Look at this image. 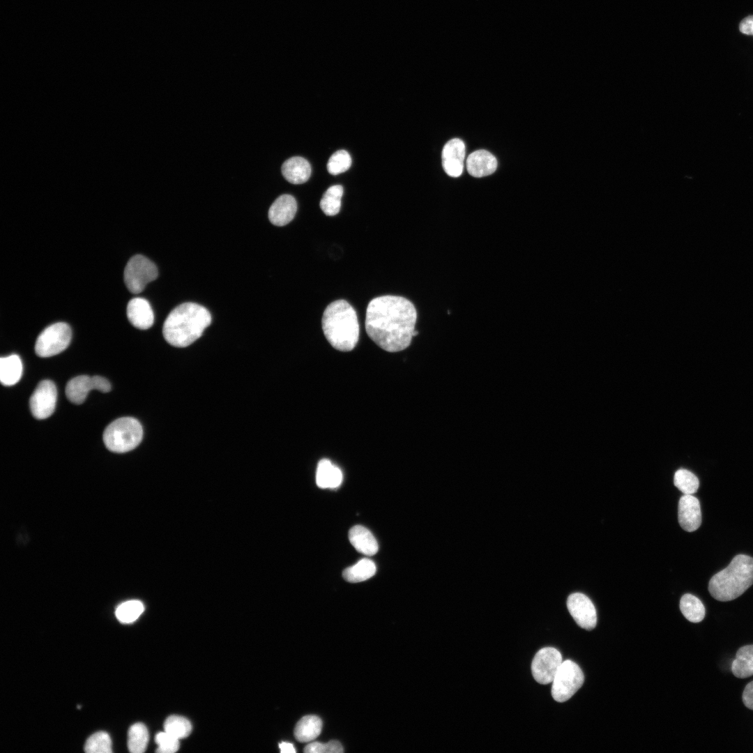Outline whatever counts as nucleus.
I'll list each match as a JSON object with an SVG mask.
<instances>
[{
    "mask_svg": "<svg viewBox=\"0 0 753 753\" xmlns=\"http://www.w3.org/2000/svg\"><path fill=\"white\" fill-rule=\"evenodd\" d=\"M417 311L413 304L404 297L381 296L368 304L365 316V330L370 338L388 352L406 349L411 344Z\"/></svg>",
    "mask_w": 753,
    "mask_h": 753,
    "instance_id": "nucleus-1",
    "label": "nucleus"
},
{
    "mask_svg": "<svg viewBox=\"0 0 753 753\" xmlns=\"http://www.w3.org/2000/svg\"><path fill=\"white\" fill-rule=\"evenodd\" d=\"M211 323V315L206 308L197 303H184L169 314L162 333L169 344L185 347L199 339Z\"/></svg>",
    "mask_w": 753,
    "mask_h": 753,
    "instance_id": "nucleus-2",
    "label": "nucleus"
},
{
    "mask_svg": "<svg viewBox=\"0 0 753 753\" xmlns=\"http://www.w3.org/2000/svg\"><path fill=\"white\" fill-rule=\"evenodd\" d=\"M322 330L328 342L337 350L350 351L359 337V324L356 312L345 300H337L325 309Z\"/></svg>",
    "mask_w": 753,
    "mask_h": 753,
    "instance_id": "nucleus-3",
    "label": "nucleus"
},
{
    "mask_svg": "<svg viewBox=\"0 0 753 753\" xmlns=\"http://www.w3.org/2000/svg\"><path fill=\"white\" fill-rule=\"evenodd\" d=\"M752 584L753 558L738 554L726 568L712 577L708 591L715 600L727 602L738 598Z\"/></svg>",
    "mask_w": 753,
    "mask_h": 753,
    "instance_id": "nucleus-4",
    "label": "nucleus"
},
{
    "mask_svg": "<svg viewBox=\"0 0 753 753\" xmlns=\"http://www.w3.org/2000/svg\"><path fill=\"white\" fill-rule=\"evenodd\" d=\"M143 429L140 423L131 417H123L111 423L103 432L106 448L114 452H126L141 442Z\"/></svg>",
    "mask_w": 753,
    "mask_h": 753,
    "instance_id": "nucleus-5",
    "label": "nucleus"
},
{
    "mask_svg": "<svg viewBox=\"0 0 753 753\" xmlns=\"http://www.w3.org/2000/svg\"><path fill=\"white\" fill-rule=\"evenodd\" d=\"M584 674L575 662L563 661L554 676L552 685V696L558 702L570 699L582 686Z\"/></svg>",
    "mask_w": 753,
    "mask_h": 753,
    "instance_id": "nucleus-6",
    "label": "nucleus"
},
{
    "mask_svg": "<svg viewBox=\"0 0 753 753\" xmlns=\"http://www.w3.org/2000/svg\"><path fill=\"white\" fill-rule=\"evenodd\" d=\"M71 337V329L67 324H54L38 335L35 344V352L42 358L55 356L68 347Z\"/></svg>",
    "mask_w": 753,
    "mask_h": 753,
    "instance_id": "nucleus-7",
    "label": "nucleus"
},
{
    "mask_svg": "<svg viewBox=\"0 0 753 753\" xmlns=\"http://www.w3.org/2000/svg\"><path fill=\"white\" fill-rule=\"evenodd\" d=\"M157 277L156 266L143 255L133 256L125 267L124 282L128 290L133 294L142 292L146 284Z\"/></svg>",
    "mask_w": 753,
    "mask_h": 753,
    "instance_id": "nucleus-8",
    "label": "nucleus"
},
{
    "mask_svg": "<svg viewBox=\"0 0 753 753\" xmlns=\"http://www.w3.org/2000/svg\"><path fill=\"white\" fill-rule=\"evenodd\" d=\"M563 662L561 653L553 647L538 651L531 663L532 675L538 683L546 685L553 681Z\"/></svg>",
    "mask_w": 753,
    "mask_h": 753,
    "instance_id": "nucleus-9",
    "label": "nucleus"
},
{
    "mask_svg": "<svg viewBox=\"0 0 753 753\" xmlns=\"http://www.w3.org/2000/svg\"><path fill=\"white\" fill-rule=\"evenodd\" d=\"M57 399L55 384L50 380L41 381L29 400L30 410L37 419H45L54 411Z\"/></svg>",
    "mask_w": 753,
    "mask_h": 753,
    "instance_id": "nucleus-10",
    "label": "nucleus"
},
{
    "mask_svg": "<svg viewBox=\"0 0 753 753\" xmlns=\"http://www.w3.org/2000/svg\"><path fill=\"white\" fill-rule=\"evenodd\" d=\"M567 607L575 621L581 628L591 630L596 626V609L586 595L581 593L570 595L567 600Z\"/></svg>",
    "mask_w": 753,
    "mask_h": 753,
    "instance_id": "nucleus-11",
    "label": "nucleus"
},
{
    "mask_svg": "<svg viewBox=\"0 0 753 753\" xmlns=\"http://www.w3.org/2000/svg\"><path fill=\"white\" fill-rule=\"evenodd\" d=\"M465 145L460 139L448 141L442 151V165L446 173L452 177L459 176L463 172Z\"/></svg>",
    "mask_w": 753,
    "mask_h": 753,
    "instance_id": "nucleus-12",
    "label": "nucleus"
},
{
    "mask_svg": "<svg viewBox=\"0 0 753 753\" xmlns=\"http://www.w3.org/2000/svg\"><path fill=\"white\" fill-rule=\"evenodd\" d=\"M680 526L686 531L697 530L701 524V512L699 500L692 494L680 497L678 507Z\"/></svg>",
    "mask_w": 753,
    "mask_h": 753,
    "instance_id": "nucleus-13",
    "label": "nucleus"
},
{
    "mask_svg": "<svg viewBox=\"0 0 753 753\" xmlns=\"http://www.w3.org/2000/svg\"><path fill=\"white\" fill-rule=\"evenodd\" d=\"M296 211L297 203L295 198L290 195H282L271 206L268 218L273 225L284 226L294 219Z\"/></svg>",
    "mask_w": 753,
    "mask_h": 753,
    "instance_id": "nucleus-14",
    "label": "nucleus"
},
{
    "mask_svg": "<svg viewBox=\"0 0 753 753\" xmlns=\"http://www.w3.org/2000/svg\"><path fill=\"white\" fill-rule=\"evenodd\" d=\"M127 317L132 326L142 330L151 328L154 321L152 308L148 301L143 298H134L129 301Z\"/></svg>",
    "mask_w": 753,
    "mask_h": 753,
    "instance_id": "nucleus-15",
    "label": "nucleus"
},
{
    "mask_svg": "<svg viewBox=\"0 0 753 753\" xmlns=\"http://www.w3.org/2000/svg\"><path fill=\"white\" fill-rule=\"evenodd\" d=\"M497 167L494 155L485 150L471 153L466 159V169L473 176L480 178L493 174Z\"/></svg>",
    "mask_w": 753,
    "mask_h": 753,
    "instance_id": "nucleus-16",
    "label": "nucleus"
},
{
    "mask_svg": "<svg viewBox=\"0 0 753 753\" xmlns=\"http://www.w3.org/2000/svg\"><path fill=\"white\" fill-rule=\"evenodd\" d=\"M281 169L284 178L292 184L306 182L312 172L309 162L299 156H294L284 161Z\"/></svg>",
    "mask_w": 753,
    "mask_h": 753,
    "instance_id": "nucleus-17",
    "label": "nucleus"
},
{
    "mask_svg": "<svg viewBox=\"0 0 753 753\" xmlns=\"http://www.w3.org/2000/svg\"><path fill=\"white\" fill-rule=\"evenodd\" d=\"M349 539L354 548L361 554L373 556L378 551L376 540L364 526L356 525L352 527L349 531Z\"/></svg>",
    "mask_w": 753,
    "mask_h": 753,
    "instance_id": "nucleus-18",
    "label": "nucleus"
},
{
    "mask_svg": "<svg viewBox=\"0 0 753 753\" xmlns=\"http://www.w3.org/2000/svg\"><path fill=\"white\" fill-rule=\"evenodd\" d=\"M342 480V473L338 467L327 459L319 461L316 473V482L319 487L335 489L340 486Z\"/></svg>",
    "mask_w": 753,
    "mask_h": 753,
    "instance_id": "nucleus-19",
    "label": "nucleus"
},
{
    "mask_svg": "<svg viewBox=\"0 0 753 753\" xmlns=\"http://www.w3.org/2000/svg\"><path fill=\"white\" fill-rule=\"evenodd\" d=\"M91 390H95L93 376L81 375L68 382L66 386V395L72 403L80 404L85 401Z\"/></svg>",
    "mask_w": 753,
    "mask_h": 753,
    "instance_id": "nucleus-20",
    "label": "nucleus"
},
{
    "mask_svg": "<svg viewBox=\"0 0 753 753\" xmlns=\"http://www.w3.org/2000/svg\"><path fill=\"white\" fill-rule=\"evenodd\" d=\"M22 363L19 356L12 354L0 359V381L4 386H13L22 377Z\"/></svg>",
    "mask_w": 753,
    "mask_h": 753,
    "instance_id": "nucleus-21",
    "label": "nucleus"
},
{
    "mask_svg": "<svg viewBox=\"0 0 753 753\" xmlns=\"http://www.w3.org/2000/svg\"><path fill=\"white\" fill-rule=\"evenodd\" d=\"M322 721L316 715H306L302 717L294 729L296 738L302 743L310 742L321 733Z\"/></svg>",
    "mask_w": 753,
    "mask_h": 753,
    "instance_id": "nucleus-22",
    "label": "nucleus"
},
{
    "mask_svg": "<svg viewBox=\"0 0 753 753\" xmlns=\"http://www.w3.org/2000/svg\"><path fill=\"white\" fill-rule=\"evenodd\" d=\"M733 674L739 678L753 675V644L740 647L731 664Z\"/></svg>",
    "mask_w": 753,
    "mask_h": 753,
    "instance_id": "nucleus-23",
    "label": "nucleus"
},
{
    "mask_svg": "<svg viewBox=\"0 0 753 753\" xmlns=\"http://www.w3.org/2000/svg\"><path fill=\"white\" fill-rule=\"evenodd\" d=\"M375 572L374 563L369 558H363L354 565L346 568L342 572V576L349 582L357 583L370 579Z\"/></svg>",
    "mask_w": 753,
    "mask_h": 753,
    "instance_id": "nucleus-24",
    "label": "nucleus"
},
{
    "mask_svg": "<svg viewBox=\"0 0 753 753\" xmlns=\"http://www.w3.org/2000/svg\"><path fill=\"white\" fill-rule=\"evenodd\" d=\"M680 609L689 621L699 623L704 618L705 608L701 601L694 595L686 593L680 600Z\"/></svg>",
    "mask_w": 753,
    "mask_h": 753,
    "instance_id": "nucleus-25",
    "label": "nucleus"
},
{
    "mask_svg": "<svg viewBox=\"0 0 753 753\" xmlns=\"http://www.w3.org/2000/svg\"><path fill=\"white\" fill-rule=\"evenodd\" d=\"M343 192V188L340 185H332L327 189L319 203L325 215L333 216L340 212Z\"/></svg>",
    "mask_w": 753,
    "mask_h": 753,
    "instance_id": "nucleus-26",
    "label": "nucleus"
},
{
    "mask_svg": "<svg viewBox=\"0 0 753 753\" xmlns=\"http://www.w3.org/2000/svg\"><path fill=\"white\" fill-rule=\"evenodd\" d=\"M149 732L142 723L132 724L128 731V747L130 752L142 753L147 747Z\"/></svg>",
    "mask_w": 753,
    "mask_h": 753,
    "instance_id": "nucleus-27",
    "label": "nucleus"
},
{
    "mask_svg": "<svg viewBox=\"0 0 753 753\" xmlns=\"http://www.w3.org/2000/svg\"><path fill=\"white\" fill-rule=\"evenodd\" d=\"M144 610V604L137 600H128L120 604L116 609L115 615L122 623H130L136 621Z\"/></svg>",
    "mask_w": 753,
    "mask_h": 753,
    "instance_id": "nucleus-28",
    "label": "nucleus"
},
{
    "mask_svg": "<svg viewBox=\"0 0 753 753\" xmlns=\"http://www.w3.org/2000/svg\"><path fill=\"white\" fill-rule=\"evenodd\" d=\"M164 729L166 732L179 740L187 737L191 733L192 725L184 717L171 715L166 719Z\"/></svg>",
    "mask_w": 753,
    "mask_h": 753,
    "instance_id": "nucleus-29",
    "label": "nucleus"
},
{
    "mask_svg": "<svg viewBox=\"0 0 753 753\" xmlns=\"http://www.w3.org/2000/svg\"><path fill=\"white\" fill-rule=\"evenodd\" d=\"M674 485L684 494L695 493L699 485L697 477L691 471L680 469L676 471L674 478Z\"/></svg>",
    "mask_w": 753,
    "mask_h": 753,
    "instance_id": "nucleus-30",
    "label": "nucleus"
},
{
    "mask_svg": "<svg viewBox=\"0 0 753 753\" xmlns=\"http://www.w3.org/2000/svg\"><path fill=\"white\" fill-rule=\"evenodd\" d=\"M84 750L87 753L112 752V740L109 734L104 731L93 733L86 740Z\"/></svg>",
    "mask_w": 753,
    "mask_h": 753,
    "instance_id": "nucleus-31",
    "label": "nucleus"
},
{
    "mask_svg": "<svg viewBox=\"0 0 753 753\" xmlns=\"http://www.w3.org/2000/svg\"><path fill=\"white\" fill-rule=\"evenodd\" d=\"M351 165V158L345 150L335 152L327 163L328 172L333 175H337L348 170Z\"/></svg>",
    "mask_w": 753,
    "mask_h": 753,
    "instance_id": "nucleus-32",
    "label": "nucleus"
},
{
    "mask_svg": "<svg viewBox=\"0 0 753 753\" xmlns=\"http://www.w3.org/2000/svg\"><path fill=\"white\" fill-rule=\"evenodd\" d=\"M155 742L158 745L156 752L159 753H174L179 748V740L165 731L156 734Z\"/></svg>",
    "mask_w": 753,
    "mask_h": 753,
    "instance_id": "nucleus-33",
    "label": "nucleus"
},
{
    "mask_svg": "<svg viewBox=\"0 0 753 753\" xmlns=\"http://www.w3.org/2000/svg\"><path fill=\"white\" fill-rule=\"evenodd\" d=\"M306 753H330L329 743L324 744L319 742H312L307 745L304 748Z\"/></svg>",
    "mask_w": 753,
    "mask_h": 753,
    "instance_id": "nucleus-34",
    "label": "nucleus"
},
{
    "mask_svg": "<svg viewBox=\"0 0 753 753\" xmlns=\"http://www.w3.org/2000/svg\"><path fill=\"white\" fill-rule=\"evenodd\" d=\"M742 699L745 706L750 709L753 710V680L750 682L745 687Z\"/></svg>",
    "mask_w": 753,
    "mask_h": 753,
    "instance_id": "nucleus-35",
    "label": "nucleus"
},
{
    "mask_svg": "<svg viewBox=\"0 0 753 753\" xmlns=\"http://www.w3.org/2000/svg\"><path fill=\"white\" fill-rule=\"evenodd\" d=\"M95 390L102 393H107L111 390V384L105 378L100 376H93Z\"/></svg>",
    "mask_w": 753,
    "mask_h": 753,
    "instance_id": "nucleus-36",
    "label": "nucleus"
},
{
    "mask_svg": "<svg viewBox=\"0 0 753 753\" xmlns=\"http://www.w3.org/2000/svg\"><path fill=\"white\" fill-rule=\"evenodd\" d=\"M739 30L742 33L753 36V15L747 16L740 22Z\"/></svg>",
    "mask_w": 753,
    "mask_h": 753,
    "instance_id": "nucleus-37",
    "label": "nucleus"
},
{
    "mask_svg": "<svg viewBox=\"0 0 753 753\" xmlns=\"http://www.w3.org/2000/svg\"><path fill=\"white\" fill-rule=\"evenodd\" d=\"M282 753H294L296 750L291 743L282 742L279 745Z\"/></svg>",
    "mask_w": 753,
    "mask_h": 753,
    "instance_id": "nucleus-38",
    "label": "nucleus"
}]
</instances>
